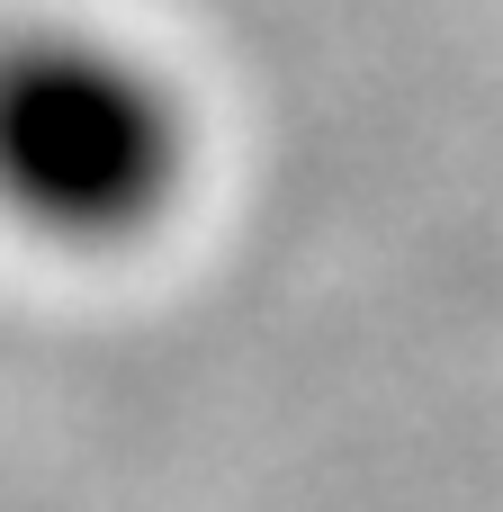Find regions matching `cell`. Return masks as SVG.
<instances>
[{
  "label": "cell",
  "mask_w": 503,
  "mask_h": 512,
  "mask_svg": "<svg viewBox=\"0 0 503 512\" xmlns=\"http://www.w3.org/2000/svg\"><path fill=\"white\" fill-rule=\"evenodd\" d=\"M198 180V117L171 63L90 18L0 27V234L72 261L135 252Z\"/></svg>",
  "instance_id": "6da1fadb"
}]
</instances>
